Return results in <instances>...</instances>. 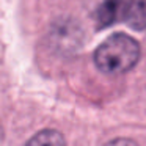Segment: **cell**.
Listing matches in <instances>:
<instances>
[{"label": "cell", "mask_w": 146, "mask_h": 146, "mask_svg": "<svg viewBox=\"0 0 146 146\" xmlns=\"http://www.w3.org/2000/svg\"><path fill=\"white\" fill-rule=\"evenodd\" d=\"M25 146H66V141L58 130L46 129L35 133Z\"/></svg>", "instance_id": "obj_4"}, {"label": "cell", "mask_w": 146, "mask_h": 146, "mask_svg": "<svg viewBox=\"0 0 146 146\" xmlns=\"http://www.w3.org/2000/svg\"><path fill=\"white\" fill-rule=\"evenodd\" d=\"M140 46L133 38L123 33L108 36L98 46L94 52V63L102 72L119 76L126 74L138 63Z\"/></svg>", "instance_id": "obj_1"}, {"label": "cell", "mask_w": 146, "mask_h": 146, "mask_svg": "<svg viewBox=\"0 0 146 146\" xmlns=\"http://www.w3.org/2000/svg\"><path fill=\"white\" fill-rule=\"evenodd\" d=\"M124 22L133 30L146 29V0H127Z\"/></svg>", "instance_id": "obj_3"}, {"label": "cell", "mask_w": 146, "mask_h": 146, "mask_svg": "<svg viewBox=\"0 0 146 146\" xmlns=\"http://www.w3.org/2000/svg\"><path fill=\"white\" fill-rule=\"evenodd\" d=\"M126 2L127 0H105L96 13V22L99 29L110 27L116 22H124Z\"/></svg>", "instance_id": "obj_2"}, {"label": "cell", "mask_w": 146, "mask_h": 146, "mask_svg": "<svg viewBox=\"0 0 146 146\" xmlns=\"http://www.w3.org/2000/svg\"><path fill=\"white\" fill-rule=\"evenodd\" d=\"M104 146H138L133 140L130 138H115V140H110V141H107Z\"/></svg>", "instance_id": "obj_5"}]
</instances>
